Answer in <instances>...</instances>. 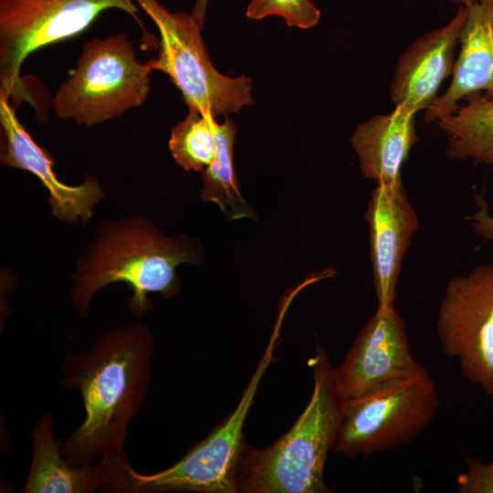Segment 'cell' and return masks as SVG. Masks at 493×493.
I'll use <instances>...</instances> for the list:
<instances>
[{
    "label": "cell",
    "instance_id": "obj_1",
    "mask_svg": "<svg viewBox=\"0 0 493 493\" xmlns=\"http://www.w3.org/2000/svg\"><path fill=\"white\" fill-rule=\"evenodd\" d=\"M154 342L142 321L101 332L89 347L64 357L61 383L80 393L83 422L61 444L75 467L114 456H125L132 419L150 392Z\"/></svg>",
    "mask_w": 493,
    "mask_h": 493
},
{
    "label": "cell",
    "instance_id": "obj_2",
    "mask_svg": "<svg viewBox=\"0 0 493 493\" xmlns=\"http://www.w3.org/2000/svg\"><path fill=\"white\" fill-rule=\"evenodd\" d=\"M203 258L197 239L185 234L167 236L145 216L105 218L71 274L72 304L79 318H86L98 290L123 282L132 290L129 309L140 319L152 308L148 293L173 298L181 288L177 267L200 264Z\"/></svg>",
    "mask_w": 493,
    "mask_h": 493
},
{
    "label": "cell",
    "instance_id": "obj_3",
    "mask_svg": "<svg viewBox=\"0 0 493 493\" xmlns=\"http://www.w3.org/2000/svg\"><path fill=\"white\" fill-rule=\"evenodd\" d=\"M314 390L296 423L266 448L243 444L236 469L237 492L327 493L324 467L340 427L345 399L326 349L309 359Z\"/></svg>",
    "mask_w": 493,
    "mask_h": 493
},
{
    "label": "cell",
    "instance_id": "obj_4",
    "mask_svg": "<svg viewBox=\"0 0 493 493\" xmlns=\"http://www.w3.org/2000/svg\"><path fill=\"white\" fill-rule=\"evenodd\" d=\"M150 62L136 58L124 34L88 41L76 68L57 90L52 107L63 120L90 127L140 107L151 89Z\"/></svg>",
    "mask_w": 493,
    "mask_h": 493
},
{
    "label": "cell",
    "instance_id": "obj_5",
    "mask_svg": "<svg viewBox=\"0 0 493 493\" xmlns=\"http://www.w3.org/2000/svg\"><path fill=\"white\" fill-rule=\"evenodd\" d=\"M439 404L437 386L425 367L408 378L347 399L332 450L355 459L410 444L430 425Z\"/></svg>",
    "mask_w": 493,
    "mask_h": 493
},
{
    "label": "cell",
    "instance_id": "obj_6",
    "mask_svg": "<svg viewBox=\"0 0 493 493\" xmlns=\"http://www.w3.org/2000/svg\"><path fill=\"white\" fill-rule=\"evenodd\" d=\"M158 28L160 50L149 60L153 70L169 76L189 110L215 119L254 103L251 79L231 78L213 66L202 37L201 23L192 13L170 12L157 0H137Z\"/></svg>",
    "mask_w": 493,
    "mask_h": 493
},
{
    "label": "cell",
    "instance_id": "obj_7",
    "mask_svg": "<svg viewBox=\"0 0 493 493\" xmlns=\"http://www.w3.org/2000/svg\"><path fill=\"white\" fill-rule=\"evenodd\" d=\"M281 309L269 342L233 413L173 466L153 474L128 470L126 493H235L236 469L243 446V427L261 379L274 359Z\"/></svg>",
    "mask_w": 493,
    "mask_h": 493
},
{
    "label": "cell",
    "instance_id": "obj_8",
    "mask_svg": "<svg viewBox=\"0 0 493 493\" xmlns=\"http://www.w3.org/2000/svg\"><path fill=\"white\" fill-rule=\"evenodd\" d=\"M137 0H0V91H24L21 66L45 47L84 32L108 9L137 19Z\"/></svg>",
    "mask_w": 493,
    "mask_h": 493
},
{
    "label": "cell",
    "instance_id": "obj_9",
    "mask_svg": "<svg viewBox=\"0 0 493 493\" xmlns=\"http://www.w3.org/2000/svg\"><path fill=\"white\" fill-rule=\"evenodd\" d=\"M442 351L460 373L493 395V263L450 278L436 319Z\"/></svg>",
    "mask_w": 493,
    "mask_h": 493
},
{
    "label": "cell",
    "instance_id": "obj_10",
    "mask_svg": "<svg viewBox=\"0 0 493 493\" xmlns=\"http://www.w3.org/2000/svg\"><path fill=\"white\" fill-rule=\"evenodd\" d=\"M424 366L412 355L403 318L376 311L358 333L345 359L335 367L342 397L357 398L408 378Z\"/></svg>",
    "mask_w": 493,
    "mask_h": 493
},
{
    "label": "cell",
    "instance_id": "obj_11",
    "mask_svg": "<svg viewBox=\"0 0 493 493\" xmlns=\"http://www.w3.org/2000/svg\"><path fill=\"white\" fill-rule=\"evenodd\" d=\"M1 164L30 172L48 192L52 215L60 221L85 225L94 206L105 197L99 180L86 174L78 185L62 183L53 170L54 161L18 121L10 98L0 91Z\"/></svg>",
    "mask_w": 493,
    "mask_h": 493
},
{
    "label": "cell",
    "instance_id": "obj_12",
    "mask_svg": "<svg viewBox=\"0 0 493 493\" xmlns=\"http://www.w3.org/2000/svg\"><path fill=\"white\" fill-rule=\"evenodd\" d=\"M365 219L377 310H394L396 286L404 257L418 228V217L403 182L377 184L372 192Z\"/></svg>",
    "mask_w": 493,
    "mask_h": 493
},
{
    "label": "cell",
    "instance_id": "obj_13",
    "mask_svg": "<svg viewBox=\"0 0 493 493\" xmlns=\"http://www.w3.org/2000/svg\"><path fill=\"white\" fill-rule=\"evenodd\" d=\"M466 17L467 7L461 5L446 25L425 33L402 53L390 86L395 106L416 114L435 103L443 81L452 75Z\"/></svg>",
    "mask_w": 493,
    "mask_h": 493
},
{
    "label": "cell",
    "instance_id": "obj_14",
    "mask_svg": "<svg viewBox=\"0 0 493 493\" xmlns=\"http://www.w3.org/2000/svg\"><path fill=\"white\" fill-rule=\"evenodd\" d=\"M33 455L23 493L112 492L127 456H114L79 467L63 457L62 442L54 435V417H39L32 433Z\"/></svg>",
    "mask_w": 493,
    "mask_h": 493
},
{
    "label": "cell",
    "instance_id": "obj_15",
    "mask_svg": "<svg viewBox=\"0 0 493 493\" xmlns=\"http://www.w3.org/2000/svg\"><path fill=\"white\" fill-rule=\"evenodd\" d=\"M466 7L451 82L425 111V122L454 112L474 93L493 99V0H477Z\"/></svg>",
    "mask_w": 493,
    "mask_h": 493
},
{
    "label": "cell",
    "instance_id": "obj_16",
    "mask_svg": "<svg viewBox=\"0 0 493 493\" xmlns=\"http://www.w3.org/2000/svg\"><path fill=\"white\" fill-rule=\"evenodd\" d=\"M415 113L395 106L387 114L360 123L351 142L362 175L377 184L402 183L401 169L418 141Z\"/></svg>",
    "mask_w": 493,
    "mask_h": 493
},
{
    "label": "cell",
    "instance_id": "obj_17",
    "mask_svg": "<svg viewBox=\"0 0 493 493\" xmlns=\"http://www.w3.org/2000/svg\"><path fill=\"white\" fill-rule=\"evenodd\" d=\"M435 122L447 137L446 154L493 168V99L478 92Z\"/></svg>",
    "mask_w": 493,
    "mask_h": 493
},
{
    "label": "cell",
    "instance_id": "obj_18",
    "mask_svg": "<svg viewBox=\"0 0 493 493\" xmlns=\"http://www.w3.org/2000/svg\"><path fill=\"white\" fill-rule=\"evenodd\" d=\"M215 130L216 152L213 163L203 171L200 197L217 205L231 219L252 218L254 213L240 193L234 170L236 126L226 119L222 123L215 121Z\"/></svg>",
    "mask_w": 493,
    "mask_h": 493
},
{
    "label": "cell",
    "instance_id": "obj_19",
    "mask_svg": "<svg viewBox=\"0 0 493 493\" xmlns=\"http://www.w3.org/2000/svg\"><path fill=\"white\" fill-rule=\"evenodd\" d=\"M216 119L189 110L171 131L169 149L174 161L186 171L203 172L215 156Z\"/></svg>",
    "mask_w": 493,
    "mask_h": 493
},
{
    "label": "cell",
    "instance_id": "obj_20",
    "mask_svg": "<svg viewBox=\"0 0 493 493\" xmlns=\"http://www.w3.org/2000/svg\"><path fill=\"white\" fill-rule=\"evenodd\" d=\"M269 16L282 17L288 26L308 29L317 25L320 11L310 0H250L248 18L257 20Z\"/></svg>",
    "mask_w": 493,
    "mask_h": 493
},
{
    "label": "cell",
    "instance_id": "obj_21",
    "mask_svg": "<svg viewBox=\"0 0 493 493\" xmlns=\"http://www.w3.org/2000/svg\"><path fill=\"white\" fill-rule=\"evenodd\" d=\"M467 471L456 477L459 493H493V459L484 463L462 453Z\"/></svg>",
    "mask_w": 493,
    "mask_h": 493
},
{
    "label": "cell",
    "instance_id": "obj_22",
    "mask_svg": "<svg viewBox=\"0 0 493 493\" xmlns=\"http://www.w3.org/2000/svg\"><path fill=\"white\" fill-rule=\"evenodd\" d=\"M478 209L466 219L473 231L484 241L493 240V215L488 212V205L482 196L477 197Z\"/></svg>",
    "mask_w": 493,
    "mask_h": 493
},
{
    "label": "cell",
    "instance_id": "obj_23",
    "mask_svg": "<svg viewBox=\"0 0 493 493\" xmlns=\"http://www.w3.org/2000/svg\"><path fill=\"white\" fill-rule=\"evenodd\" d=\"M208 0H196L192 14L201 22L204 23L205 10Z\"/></svg>",
    "mask_w": 493,
    "mask_h": 493
},
{
    "label": "cell",
    "instance_id": "obj_24",
    "mask_svg": "<svg viewBox=\"0 0 493 493\" xmlns=\"http://www.w3.org/2000/svg\"><path fill=\"white\" fill-rule=\"evenodd\" d=\"M444 1H448V2H452V3H458V4H462L464 6H467V5L477 2V0H444Z\"/></svg>",
    "mask_w": 493,
    "mask_h": 493
}]
</instances>
